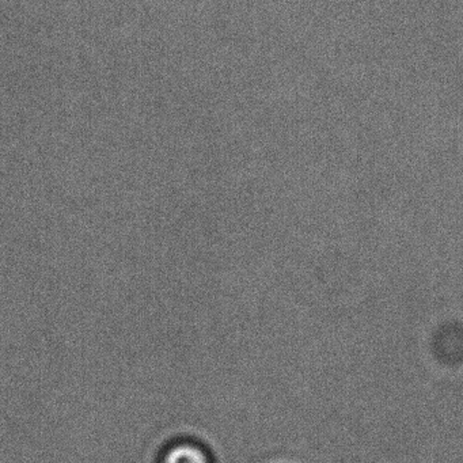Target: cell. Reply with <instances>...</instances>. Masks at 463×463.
Listing matches in <instances>:
<instances>
[{
    "label": "cell",
    "instance_id": "6da1fadb",
    "mask_svg": "<svg viewBox=\"0 0 463 463\" xmlns=\"http://www.w3.org/2000/svg\"><path fill=\"white\" fill-rule=\"evenodd\" d=\"M161 463H218L207 444L194 439H183L167 447Z\"/></svg>",
    "mask_w": 463,
    "mask_h": 463
}]
</instances>
